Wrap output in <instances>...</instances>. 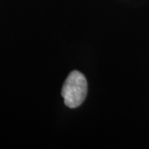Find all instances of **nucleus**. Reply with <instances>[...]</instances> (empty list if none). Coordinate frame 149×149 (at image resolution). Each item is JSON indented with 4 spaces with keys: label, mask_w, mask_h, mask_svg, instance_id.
<instances>
[{
    "label": "nucleus",
    "mask_w": 149,
    "mask_h": 149,
    "mask_svg": "<svg viewBox=\"0 0 149 149\" xmlns=\"http://www.w3.org/2000/svg\"><path fill=\"white\" fill-rule=\"evenodd\" d=\"M87 91V80L85 75L77 70L71 71L61 90L65 104L71 109L79 107L85 100Z\"/></svg>",
    "instance_id": "1"
}]
</instances>
